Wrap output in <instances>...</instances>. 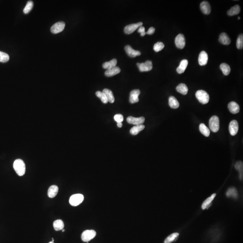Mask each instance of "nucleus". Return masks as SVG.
<instances>
[{
	"label": "nucleus",
	"mask_w": 243,
	"mask_h": 243,
	"mask_svg": "<svg viewBox=\"0 0 243 243\" xmlns=\"http://www.w3.org/2000/svg\"><path fill=\"white\" fill-rule=\"evenodd\" d=\"M13 167L16 173L19 176H22L25 173V165L22 160L17 159L15 160L14 162Z\"/></svg>",
	"instance_id": "1"
},
{
	"label": "nucleus",
	"mask_w": 243,
	"mask_h": 243,
	"mask_svg": "<svg viewBox=\"0 0 243 243\" xmlns=\"http://www.w3.org/2000/svg\"><path fill=\"white\" fill-rule=\"evenodd\" d=\"M196 96L199 102L203 105L207 104L209 101V96L207 92L204 90L197 91Z\"/></svg>",
	"instance_id": "2"
},
{
	"label": "nucleus",
	"mask_w": 243,
	"mask_h": 243,
	"mask_svg": "<svg viewBox=\"0 0 243 243\" xmlns=\"http://www.w3.org/2000/svg\"><path fill=\"white\" fill-rule=\"evenodd\" d=\"M216 196V194H213L209 197V198H207L203 202V204L202 205V209L203 210H204L205 209H207L209 207V205L211 204L212 201H213V199L215 198Z\"/></svg>",
	"instance_id": "29"
},
{
	"label": "nucleus",
	"mask_w": 243,
	"mask_h": 243,
	"mask_svg": "<svg viewBox=\"0 0 243 243\" xmlns=\"http://www.w3.org/2000/svg\"><path fill=\"white\" fill-rule=\"evenodd\" d=\"M230 134L232 136L236 135L239 130V125L236 120H233L230 122L229 126Z\"/></svg>",
	"instance_id": "11"
},
{
	"label": "nucleus",
	"mask_w": 243,
	"mask_h": 243,
	"mask_svg": "<svg viewBox=\"0 0 243 243\" xmlns=\"http://www.w3.org/2000/svg\"><path fill=\"white\" fill-rule=\"evenodd\" d=\"M33 7V2L31 1H29L27 3L26 5L23 9V12L25 14L29 13V12L32 10Z\"/></svg>",
	"instance_id": "35"
},
{
	"label": "nucleus",
	"mask_w": 243,
	"mask_h": 243,
	"mask_svg": "<svg viewBox=\"0 0 243 243\" xmlns=\"http://www.w3.org/2000/svg\"><path fill=\"white\" fill-rule=\"evenodd\" d=\"M117 126L118 127H122L123 126V124L122 123H117Z\"/></svg>",
	"instance_id": "42"
},
{
	"label": "nucleus",
	"mask_w": 243,
	"mask_h": 243,
	"mask_svg": "<svg viewBox=\"0 0 243 243\" xmlns=\"http://www.w3.org/2000/svg\"><path fill=\"white\" fill-rule=\"evenodd\" d=\"M103 92L106 96L108 99V102H110V103H113L114 102L115 99L113 92L111 90L105 88L103 90Z\"/></svg>",
	"instance_id": "22"
},
{
	"label": "nucleus",
	"mask_w": 243,
	"mask_h": 243,
	"mask_svg": "<svg viewBox=\"0 0 243 243\" xmlns=\"http://www.w3.org/2000/svg\"><path fill=\"white\" fill-rule=\"evenodd\" d=\"M219 41L221 43L225 45H228L231 43V40L228 35L225 32H222L219 36Z\"/></svg>",
	"instance_id": "18"
},
{
	"label": "nucleus",
	"mask_w": 243,
	"mask_h": 243,
	"mask_svg": "<svg viewBox=\"0 0 243 243\" xmlns=\"http://www.w3.org/2000/svg\"><path fill=\"white\" fill-rule=\"evenodd\" d=\"M145 118L143 117L135 118L132 116H129L127 118V121L128 123L136 125L143 124L145 122Z\"/></svg>",
	"instance_id": "10"
},
{
	"label": "nucleus",
	"mask_w": 243,
	"mask_h": 243,
	"mask_svg": "<svg viewBox=\"0 0 243 243\" xmlns=\"http://www.w3.org/2000/svg\"><path fill=\"white\" fill-rule=\"evenodd\" d=\"M169 105L173 109H177L179 107V103L175 97L171 96L169 98Z\"/></svg>",
	"instance_id": "24"
},
{
	"label": "nucleus",
	"mask_w": 243,
	"mask_h": 243,
	"mask_svg": "<svg viewBox=\"0 0 243 243\" xmlns=\"http://www.w3.org/2000/svg\"><path fill=\"white\" fill-rule=\"evenodd\" d=\"M200 6L203 13L205 14H210L211 11V6L208 1H203L201 3Z\"/></svg>",
	"instance_id": "16"
},
{
	"label": "nucleus",
	"mask_w": 243,
	"mask_h": 243,
	"mask_svg": "<svg viewBox=\"0 0 243 243\" xmlns=\"http://www.w3.org/2000/svg\"><path fill=\"white\" fill-rule=\"evenodd\" d=\"M179 235V234L178 233H174L171 234L165 240L164 243H171L178 237Z\"/></svg>",
	"instance_id": "33"
},
{
	"label": "nucleus",
	"mask_w": 243,
	"mask_h": 243,
	"mask_svg": "<svg viewBox=\"0 0 243 243\" xmlns=\"http://www.w3.org/2000/svg\"><path fill=\"white\" fill-rule=\"evenodd\" d=\"M145 127L143 124L136 125V126L133 127H132L131 129L130 132L131 134L132 135H136L140 131L143 130L144 129Z\"/></svg>",
	"instance_id": "21"
},
{
	"label": "nucleus",
	"mask_w": 243,
	"mask_h": 243,
	"mask_svg": "<svg viewBox=\"0 0 243 243\" xmlns=\"http://www.w3.org/2000/svg\"><path fill=\"white\" fill-rule=\"evenodd\" d=\"M65 26V23L64 22H59L54 23L51 27V32L54 34H57V33L61 32L64 30Z\"/></svg>",
	"instance_id": "7"
},
{
	"label": "nucleus",
	"mask_w": 243,
	"mask_h": 243,
	"mask_svg": "<svg viewBox=\"0 0 243 243\" xmlns=\"http://www.w3.org/2000/svg\"><path fill=\"white\" fill-rule=\"evenodd\" d=\"M59 191L58 187L56 185L51 186L48 191V196L50 198H54L56 196Z\"/></svg>",
	"instance_id": "19"
},
{
	"label": "nucleus",
	"mask_w": 243,
	"mask_h": 243,
	"mask_svg": "<svg viewBox=\"0 0 243 243\" xmlns=\"http://www.w3.org/2000/svg\"><path fill=\"white\" fill-rule=\"evenodd\" d=\"M199 129H200L201 133H202V134L204 135V136H206V137L209 136L210 133V130L204 124L201 123V124H200Z\"/></svg>",
	"instance_id": "28"
},
{
	"label": "nucleus",
	"mask_w": 243,
	"mask_h": 243,
	"mask_svg": "<svg viewBox=\"0 0 243 243\" xmlns=\"http://www.w3.org/2000/svg\"><path fill=\"white\" fill-rule=\"evenodd\" d=\"M65 230H64V229H63L62 230V232H65Z\"/></svg>",
	"instance_id": "43"
},
{
	"label": "nucleus",
	"mask_w": 243,
	"mask_h": 243,
	"mask_svg": "<svg viewBox=\"0 0 243 243\" xmlns=\"http://www.w3.org/2000/svg\"><path fill=\"white\" fill-rule=\"evenodd\" d=\"M10 59V57L7 54L0 52V62L2 63L7 62Z\"/></svg>",
	"instance_id": "36"
},
{
	"label": "nucleus",
	"mask_w": 243,
	"mask_h": 243,
	"mask_svg": "<svg viewBox=\"0 0 243 243\" xmlns=\"http://www.w3.org/2000/svg\"><path fill=\"white\" fill-rule=\"evenodd\" d=\"M140 92L138 89L132 90L130 92V97H129V101L131 104L137 103L139 102V96L140 94Z\"/></svg>",
	"instance_id": "12"
},
{
	"label": "nucleus",
	"mask_w": 243,
	"mask_h": 243,
	"mask_svg": "<svg viewBox=\"0 0 243 243\" xmlns=\"http://www.w3.org/2000/svg\"><path fill=\"white\" fill-rule=\"evenodd\" d=\"M226 195L228 197L236 198L238 197V192L235 188H230L226 192Z\"/></svg>",
	"instance_id": "31"
},
{
	"label": "nucleus",
	"mask_w": 243,
	"mask_h": 243,
	"mask_svg": "<svg viewBox=\"0 0 243 243\" xmlns=\"http://www.w3.org/2000/svg\"><path fill=\"white\" fill-rule=\"evenodd\" d=\"M188 65V61L187 60H183L181 61L179 66L177 69V71L178 74H182L185 72Z\"/></svg>",
	"instance_id": "20"
},
{
	"label": "nucleus",
	"mask_w": 243,
	"mask_h": 243,
	"mask_svg": "<svg viewBox=\"0 0 243 243\" xmlns=\"http://www.w3.org/2000/svg\"><path fill=\"white\" fill-rule=\"evenodd\" d=\"M125 50L127 55L131 57H135L136 56H140L141 54L140 52L133 49L130 45H127L125 47Z\"/></svg>",
	"instance_id": "13"
},
{
	"label": "nucleus",
	"mask_w": 243,
	"mask_h": 243,
	"mask_svg": "<svg viewBox=\"0 0 243 243\" xmlns=\"http://www.w3.org/2000/svg\"><path fill=\"white\" fill-rule=\"evenodd\" d=\"M137 66L139 69L140 71L142 72H147L153 69L152 62L150 61H146L142 63H137Z\"/></svg>",
	"instance_id": "6"
},
{
	"label": "nucleus",
	"mask_w": 243,
	"mask_h": 243,
	"mask_svg": "<svg viewBox=\"0 0 243 243\" xmlns=\"http://www.w3.org/2000/svg\"><path fill=\"white\" fill-rule=\"evenodd\" d=\"M54 243V242H53V241H52V242H50V243Z\"/></svg>",
	"instance_id": "44"
},
{
	"label": "nucleus",
	"mask_w": 243,
	"mask_h": 243,
	"mask_svg": "<svg viewBox=\"0 0 243 243\" xmlns=\"http://www.w3.org/2000/svg\"><path fill=\"white\" fill-rule=\"evenodd\" d=\"M138 32L140 33V35L141 36H143L146 34V32H145V28L144 27L141 26L138 29Z\"/></svg>",
	"instance_id": "40"
},
{
	"label": "nucleus",
	"mask_w": 243,
	"mask_h": 243,
	"mask_svg": "<svg viewBox=\"0 0 243 243\" xmlns=\"http://www.w3.org/2000/svg\"><path fill=\"white\" fill-rule=\"evenodd\" d=\"M220 68L223 74L226 76H227L230 74L231 72V68L230 66L227 64L224 63H222L220 65Z\"/></svg>",
	"instance_id": "30"
},
{
	"label": "nucleus",
	"mask_w": 243,
	"mask_h": 243,
	"mask_svg": "<svg viewBox=\"0 0 243 243\" xmlns=\"http://www.w3.org/2000/svg\"><path fill=\"white\" fill-rule=\"evenodd\" d=\"M117 64V61L116 59H114L110 61L106 62L103 64V68L106 70H109L111 68H114L116 66Z\"/></svg>",
	"instance_id": "23"
},
{
	"label": "nucleus",
	"mask_w": 243,
	"mask_h": 243,
	"mask_svg": "<svg viewBox=\"0 0 243 243\" xmlns=\"http://www.w3.org/2000/svg\"><path fill=\"white\" fill-rule=\"evenodd\" d=\"M114 119L117 123H122L123 121V117L122 114H117L114 116Z\"/></svg>",
	"instance_id": "39"
},
{
	"label": "nucleus",
	"mask_w": 243,
	"mask_h": 243,
	"mask_svg": "<svg viewBox=\"0 0 243 243\" xmlns=\"http://www.w3.org/2000/svg\"><path fill=\"white\" fill-rule=\"evenodd\" d=\"M121 72V70L118 67L115 66L114 68L107 70L105 71V75L107 77H112L115 75L118 74Z\"/></svg>",
	"instance_id": "17"
},
{
	"label": "nucleus",
	"mask_w": 243,
	"mask_h": 243,
	"mask_svg": "<svg viewBox=\"0 0 243 243\" xmlns=\"http://www.w3.org/2000/svg\"><path fill=\"white\" fill-rule=\"evenodd\" d=\"M83 200L84 196L82 194H74L70 197L69 202L72 206H77L81 204Z\"/></svg>",
	"instance_id": "5"
},
{
	"label": "nucleus",
	"mask_w": 243,
	"mask_h": 243,
	"mask_svg": "<svg viewBox=\"0 0 243 243\" xmlns=\"http://www.w3.org/2000/svg\"><path fill=\"white\" fill-rule=\"evenodd\" d=\"M240 17H238V19H240Z\"/></svg>",
	"instance_id": "45"
},
{
	"label": "nucleus",
	"mask_w": 243,
	"mask_h": 243,
	"mask_svg": "<svg viewBox=\"0 0 243 243\" xmlns=\"http://www.w3.org/2000/svg\"><path fill=\"white\" fill-rule=\"evenodd\" d=\"M64 223L62 220L61 219L56 220L53 223L54 228L56 231L62 230L64 228Z\"/></svg>",
	"instance_id": "25"
},
{
	"label": "nucleus",
	"mask_w": 243,
	"mask_h": 243,
	"mask_svg": "<svg viewBox=\"0 0 243 243\" xmlns=\"http://www.w3.org/2000/svg\"><path fill=\"white\" fill-rule=\"evenodd\" d=\"M96 96L98 98H100L101 100V101L104 104H107L108 102V99L106 97L105 94L103 93V92H100V91H97L96 92Z\"/></svg>",
	"instance_id": "34"
},
{
	"label": "nucleus",
	"mask_w": 243,
	"mask_h": 243,
	"mask_svg": "<svg viewBox=\"0 0 243 243\" xmlns=\"http://www.w3.org/2000/svg\"><path fill=\"white\" fill-rule=\"evenodd\" d=\"M209 126L210 130L213 132H217L219 129V119L217 116H213L209 121Z\"/></svg>",
	"instance_id": "3"
},
{
	"label": "nucleus",
	"mask_w": 243,
	"mask_h": 243,
	"mask_svg": "<svg viewBox=\"0 0 243 243\" xmlns=\"http://www.w3.org/2000/svg\"><path fill=\"white\" fill-rule=\"evenodd\" d=\"M236 47L239 49H242L243 47V35L242 34L238 37L236 41Z\"/></svg>",
	"instance_id": "38"
},
{
	"label": "nucleus",
	"mask_w": 243,
	"mask_h": 243,
	"mask_svg": "<svg viewBox=\"0 0 243 243\" xmlns=\"http://www.w3.org/2000/svg\"><path fill=\"white\" fill-rule=\"evenodd\" d=\"M143 24L142 22L137 23H133V24H129L126 26L124 28V31L126 34H130L132 32H134L136 29L139 28L140 26H141Z\"/></svg>",
	"instance_id": "8"
},
{
	"label": "nucleus",
	"mask_w": 243,
	"mask_h": 243,
	"mask_svg": "<svg viewBox=\"0 0 243 243\" xmlns=\"http://www.w3.org/2000/svg\"><path fill=\"white\" fill-rule=\"evenodd\" d=\"M228 108L229 111L233 114H236L240 110L239 105L234 101L230 102L228 104Z\"/></svg>",
	"instance_id": "14"
},
{
	"label": "nucleus",
	"mask_w": 243,
	"mask_h": 243,
	"mask_svg": "<svg viewBox=\"0 0 243 243\" xmlns=\"http://www.w3.org/2000/svg\"><path fill=\"white\" fill-rule=\"evenodd\" d=\"M165 47V45L161 42H158L155 44L154 46V50L155 52H160Z\"/></svg>",
	"instance_id": "37"
},
{
	"label": "nucleus",
	"mask_w": 243,
	"mask_h": 243,
	"mask_svg": "<svg viewBox=\"0 0 243 243\" xmlns=\"http://www.w3.org/2000/svg\"><path fill=\"white\" fill-rule=\"evenodd\" d=\"M176 90L179 93L182 95H186L187 94L188 89L187 87L185 84L181 83L176 87Z\"/></svg>",
	"instance_id": "26"
},
{
	"label": "nucleus",
	"mask_w": 243,
	"mask_h": 243,
	"mask_svg": "<svg viewBox=\"0 0 243 243\" xmlns=\"http://www.w3.org/2000/svg\"><path fill=\"white\" fill-rule=\"evenodd\" d=\"M240 11V7L238 5L231 7L228 11L227 14L229 16H233L234 15L239 14Z\"/></svg>",
	"instance_id": "27"
},
{
	"label": "nucleus",
	"mask_w": 243,
	"mask_h": 243,
	"mask_svg": "<svg viewBox=\"0 0 243 243\" xmlns=\"http://www.w3.org/2000/svg\"><path fill=\"white\" fill-rule=\"evenodd\" d=\"M96 233L93 230H86L83 231L81 235L82 240L84 242H88L93 239L96 236Z\"/></svg>",
	"instance_id": "4"
},
{
	"label": "nucleus",
	"mask_w": 243,
	"mask_h": 243,
	"mask_svg": "<svg viewBox=\"0 0 243 243\" xmlns=\"http://www.w3.org/2000/svg\"><path fill=\"white\" fill-rule=\"evenodd\" d=\"M243 162L241 161H238L235 163V169L239 171L240 178V180L242 181L243 180Z\"/></svg>",
	"instance_id": "32"
},
{
	"label": "nucleus",
	"mask_w": 243,
	"mask_h": 243,
	"mask_svg": "<svg viewBox=\"0 0 243 243\" xmlns=\"http://www.w3.org/2000/svg\"><path fill=\"white\" fill-rule=\"evenodd\" d=\"M175 42L176 47L178 48L182 49L185 47L186 45V39L185 36L182 34H179L176 36Z\"/></svg>",
	"instance_id": "9"
},
{
	"label": "nucleus",
	"mask_w": 243,
	"mask_h": 243,
	"mask_svg": "<svg viewBox=\"0 0 243 243\" xmlns=\"http://www.w3.org/2000/svg\"><path fill=\"white\" fill-rule=\"evenodd\" d=\"M199 63L200 65L204 66L207 65L208 61V55L204 51H202L200 54L199 56Z\"/></svg>",
	"instance_id": "15"
},
{
	"label": "nucleus",
	"mask_w": 243,
	"mask_h": 243,
	"mask_svg": "<svg viewBox=\"0 0 243 243\" xmlns=\"http://www.w3.org/2000/svg\"><path fill=\"white\" fill-rule=\"evenodd\" d=\"M155 32V28L154 27H150L149 29L148 30L147 32H146V34H147L149 35H152Z\"/></svg>",
	"instance_id": "41"
}]
</instances>
